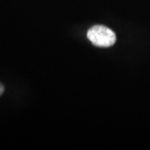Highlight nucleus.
Segmentation results:
<instances>
[{
	"label": "nucleus",
	"instance_id": "f257e3e1",
	"mask_svg": "<svg viewBox=\"0 0 150 150\" xmlns=\"http://www.w3.org/2000/svg\"><path fill=\"white\" fill-rule=\"evenodd\" d=\"M87 37L93 45L103 48L111 47L116 42L114 32L109 28L102 25L92 27L87 33Z\"/></svg>",
	"mask_w": 150,
	"mask_h": 150
},
{
	"label": "nucleus",
	"instance_id": "f03ea898",
	"mask_svg": "<svg viewBox=\"0 0 150 150\" xmlns=\"http://www.w3.org/2000/svg\"><path fill=\"white\" fill-rule=\"evenodd\" d=\"M4 92V87L2 83H0V96L3 94V93Z\"/></svg>",
	"mask_w": 150,
	"mask_h": 150
}]
</instances>
